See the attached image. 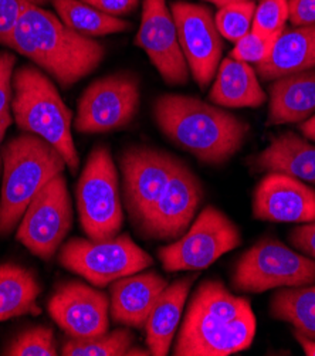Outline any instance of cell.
<instances>
[{"label": "cell", "mask_w": 315, "mask_h": 356, "mask_svg": "<svg viewBox=\"0 0 315 356\" xmlns=\"http://www.w3.org/2000/svg\"><path fill=\"white\" fill-rule=\"evenodd\" d=\"M255 335L250 301L232 294L219 280H206L192 296L173 355L229 356L249 349Z\"/></svg>", "instance_id": "obj_1"}, {"label": "cell", "mask_w": 315, "mask_h": 356, "mask_svg": "<svg viewBox=\"0 0 315 356\" xmlns=\"http://www.w3.org/2000/svg\"><path fill=\"white\" fill-rule=\"evenodd\" d=\"M10 49L30 58L49 73L63 88H70L90 76L102 63L104 46L68 29L57 15L23 3Z\"/></svg>", "instance_id": "obj_2"}, {"label": "cell", "mask_w": 315, "mask_h": 356, "mask_svg": "<svg viewBox=\"0 0 315 356\" xmlns=\"http://www.w3.org/2000/svg\"><path fill=\"white\" fill-rule=\"evenodd\" d=\"M154 118L175 145L207 165L227 162L240 151L249 131V125L232 113L179 94L158 97Z\"/></svg>", "instance_id": "obj_3"}, {"label": "cell", "mask_w": 315, "mask_h": 356, "mask_svg": "<svg viewBox=\"0 0 315 356\" xmlns=\"http://www.w3.org/2000/svg\"><path fill=\"white\" fill-rule=\"evenodd\" d=\"M65 168L63 155L38 135L24 132L2 147L0 237L17 227L33 197Z\"/></svg>", "instance_id": "obj_4"}, {"label": "cell", "mask_w": 315, "mask_h": 356, "mask_svg": "<svg viewBox=\"0 0 315 356\" xmlns=\"http://www.w3.org/2000/svg\"><path fill=\"white\" fill-rule=\"evenodd\" d=\"M12 113L19 129L47 140L63 155L70 172H77L80 156L72 134L73 114L38 67L26 64L15 71Z\"/></svg>", "instance_id": "obj_5"}, {"label": "cell", "mask_w": 315, "mask_h": 356, "mask_svg": "<svg viewBox=\"0 0 315 356\" xmlns=\"http://www.w3.org/2000/svg\"><path fill=\"white\" fill-rule=\"evenodd\" d=\"M80 223L91 240L115 237L124 223L118 172L110 149L97 145L76 186Z\"/></svg>", "instance_id": "obj_6"}, {"label": "cell", "mask_w": 315, "mask_h": 356, "mask_svg": "<svg viewBox=\"0 0 315 356\" xmlns=\"http://www.w3.org/2000/svg\"><path fill=\"white\" fill-rule=\"evenodd\" d=\"M60 264L104 289L118 278L152 266V257L124 233L111 238H72L58 250Z\"/></svg>", "instance_id": "obj_7"}, {"label": "cell", "mask_w": 315, "mask_h": 356, "mask_svg": "<svg viewBox=\"0 0 315 356\" xmlns=\"http://www.w3.org/2000/svg\"><path fill=\"white\" fill-rule=\"evenodd\" d=\"M232 282L243 293L309 286L315 282V260L291 250L277 238H263L239 259Z\"/></svg>", "instance_id": "obj_8"}, {"label": "cell", "mask_w": 315, "mask_h": 356, "mask_svg": "<svg viewBox=\"0 0 315 356\" xmlns=\"http://www.w3.org/2000/svg\"><path fill=\"white\" fill-rule=\"evenodd\" d=\"M241 244L239 227L213 206L204 207L189 230L158 250L168 273L199 271Z\"/></svg>", "instance_id": "obj_9"}, {"label": "cell", "mask_w": 315, "mask_h": 356, "mask_svg": "<svg viewBox=\"0 0 315 356\" xmlns=\"http://www.w3.org/2000/svg\"><path fill=\"white\" fill-rule=\"evenodd\" d=\"M72 226V196L65 176L60 173L33 197L20 220L16 238L31 254L50 261Z\"/></svg>", "instance_id": "obj_10"}, {"label": "cell", "mask_w": 315, "mask_h": 356, "mask_svg": "<svg viewBox=\"0 0 315 356\" xmlns=\"http://www.w3.org/2000/svg\"><path fill=\"white\" fill-rule=\"evenodd\" d=\"M139 80L129 73H117L95 80L77 105L74 128L80 134H104L128 127L138 114Z\"/></svg>", "instance_id": "obj_11"}, {"label": "cell", "mask_w": 315, "mask_h": 356, "mask_svg": "<svg viewBox=\"0 0 315 356\" xmlns=\"http://www.w3.org/2000/svg\"><path fill=\"white\" fill-rule=\"evenodd\" d=\"M179 159L147 147L127 149L120 158L124 204L138 227L165 191Z\"/></svg>", "instance_id": "obj_12"}, {"label": "cell", "mask_w": 315, "mask_h": 356, "mask_svg": "<svg viewBox=\"0 0 315 356\" xmlns=\"http://www.w3.org/2000/svg\"><path fill=\"white\" fill-rule=\"evenodd\" d=\"M182 53L200 90L213 81L222 60L223 42L213 12L207 6L175 2L170 6Z\"/></svg>", "instance_id": "obj_13"}, {"label": "cell", "mask_w": 315, "mask_h": 356, "mask_svg": "<svg viewBox=\"0 0 315 356\" xmlns=\"http://www.w3.org/2000/svg\"><path fill=\"white\" fill-rule=\"evenodd\" d=\"M202 199L200 179L179 161L165 191L138 230L144 237L159 241L178 240L189 229Z\"/></svg>", "instance_id": "obj_14"}, {"label": "cell", "mask_w": 315, "mask_h": 356, "mask_svg": "<svg viewBox=\"0 0 315 356\" xmlns=\"http://www.w3.org/2000/svg\"><path fill=\"white\" fill-rule=\"evenodd\" d=\"M134 43L147 53L166 84L184 86L188 83L189 67L166 0H143L141 26Z\"/></svg>", "instance_id": "obj_15"}, {"label": "cell", "mask_w": 315, "mask_h": 356, "mask_svg": "<svg viewBox=\"0 0 315 356\" xmlns=\"http://www.w3.org/2000/svg\"><path fill=\"white\" fill-rule=\"evenodd\" d=\"M47 308L54 323L70 338H94L108 332L110 298L84 282L61 284Z\"/></svg>", "instance_id": "obj_16"}, {"label": "cell", "mask_w": 315, "mask_h": 356, "mask_svg": "<svg viewBox=\"0 0 315 356\" xmlns=\"http://www.w3.org/2000/svg\"><path fill=\"white\" fill-rule=\"evenodd\" d=\"M253 215L273 223H311L315 220V189L290 175L270 172L255 191Z\"/></svg>", "instance_id": "obj_17"}, {"label": "cell", "mask_w": 315, "mask_h": 356, "mask_svg": "<svg viewBox=\"0 0 315 356\" xmlns=\"http://www.w3.org/2000/svg\"><path fill=\"white\" fill-rule=\"evenodd\" d=\"M168 281L156 271L131 274L110 286V311L115 324L145 328L150 312Z\"/></svg>", "instance_id": "obj_18"}, {"label": "cell", "mask_w": 315, "mask_h": 356, "mask_svg": "<svg viewBox=\"0 0 315 356\" xmlns=\"http://www.w3.org/2000/svg\"><path fill=\"white\" fill-rule=\"evenodd\" d=\"M311 68H315V24L284 29L255 70L263 80L274 81Z\"/></svg>", "instance_id": "obj_19"}, {"label": "cell", "mask_w": 315, "mask_h": 356, "mask_svg": "<svg viewBox=\"0 0 315 356\" xmlns=\"http://www.w3.org/2000/svg\"><path fill=\"white\" fill-rule=\"evenodd\" d=\"M315 114V68L280 77L270 86L267 125L302 122Z\"/></svg>", "instance_id": "obj_20"}, {"label": "cell", "mask_w": 315, "mask_h": 356, "mask_svg": "<svg viewBox=\"0 0 315 356\" xmlns=\"http://www.w3.org/2000/svg\"><path fill=\"white\" fill-rule=\"evenodd\" d=\"M196 274L184 277L168 284L159 294L147 319V345L154 356H165L173 342L175 334L181 324V316L193 286Z\"/></svg>", "instance_id": "obj_21"}, {"label": "cell", "mask_w": 315, "mask_h": 356, "mask_svg": "<svg viewBox=\"0 0 315 356\" xmlns=\"http://www.w3.org/2000/svg\"><path fill=\"white\" fill-rule=\"evenodd\" d=\"M215 77L209 99L216 105L226 108H257L267 99L256 70L249 63L233 57L223 58Z\"/></svg>", "instance_id": "obj_22"}, {"label": "cell", "mask_w": 315, "mask_h": 356, "mask_svg": "<svg viewBox=\"0 0 315 356\" xmlns=\"http://www.w3.org/2000/svg\"><path fill=\"white\" fill-rule=\"evenodd\" d=\"M255 163L259 169L286 173L315 185V145L294 132L274 138Z\"/></svg>", "instance_id": "obj_23"}, {"label": "cell", "mask_w": 315, "mask_h": 356, "mask_svg": "<svg viewBox=\"0 0 315 356\" xmlns=\"http://www.w3.org/2000/svg\"><path fill=\"white\" fill-rule=\"evenodd\" d=\"M42 293L34 273L19 264L0 266V323L23 315H39Z\"/></svg>", "instance_id": "obj_24"}, {"label": "cell", "mask_w": 315, "mask_h": 356, "mask_svg": "<svg viewBox=\"0 0 315 356\" xmlns=\"http://www.w3.org/2000/svg\"><path fill=\"white\" fill-rule=\"evenodd\" d=\"M51 3L58 19L68 29L86 38H102L131 29L129 22L105 15L83 0H53Z\"/></svg>", "instance_id": "obj_25"}, {"label": "cell", "mask_w": 315, "mask_h": 356, "mask_svg": "<svg viewBox=\"0 0 315 356\" xmlns=\"http://www.w3.org/2000/svg\"><path fill=\"white\" fill-rule=\"evenodd\" d=\"M270 315L315 339V282L302 287L278 290L270 302Z\"/></svg>", "instance_id": "obj_26"}, {"label": "cell", "mask_w": 315, "mask_h": 356, "mask_svg": "<svg viewBox=\"0 0 315 356\" xmlns=\"http://www.w3.org/2000/svg\"><path fill=\"white\" fill-rule=\"evenodd\" d=\"M134 343V334L121 328L94 338H70L61 348L64 356H122Z\"/></svg>", "instance_id": "obj_27"}, {"label": "cell", "mask_w": 315, "mask_h": 356, "mask_svg": "<svg viewBox=\"0 0 315 356\" xmlns=\"http://www.w3.org/2000/svg\"><path fill=\"white\" fill-rule=\"evenodd\" d=\"M255 10L256 3L253 0L220 8L215 15V22L222 38L236 43L250 33Z\"/></svg>", "instance_id": "obj_28"}, {"label": "cell", "mask_w": 315, "mask_h": 356, "mask_svg": "<svg viewBox=\"0 0 315 356\" xmlns=\"http://www.w3.org/2000/svg\"><path fill=\"white\" fill-rule=\"evenodd\" d=\"M10 356H56L54 334L47 327H33L17 334L3 349Z\"/></svg>", "instance_id": "obj_29"}, {"label": "cell", "mask_w": 315, "mask_h": 356, "mask_svg": "<svg viewBox=\"0 0 315 356\" xmlns=\"http://www.w3.org/2000/svg\"><path fill=\"white\" fill-rule=\"evenodd\" d=\"M289 20V0H260L256 6L252 30L270 38H278Z\"/></svg>", "instance_id": "obj_30"}, {"label": "cell", "mask_w": 315, "mask_h": 356, "mask_svg": "<svg viewBox=\"0 0 315 356\" xmlns=\"http://www.w3.org/2000/svg\"><path fill=\"white\" fill-rule=\"evenodd\" d=\"M274 42L275 38H270V35H264L252 30L239 42H236L230 57L249 64H259L267 58Z\"/></svg>", "instance_id": "obj_31"}, {"label": "cell", "mask_w": 315, "mask_h": 356, "mask_svg": "<svg viewBox=\"0 0 315 356\" xmlns=\"http://www.w3.org/2000/svg\"><path fill=\"white\" fill-rule=\"evenodd\" d=\"M16 57L9 51L0 53V117L10 114L13 99V74Z\"/></svg>", "instance_id": "obj_32"}, {"label": "cell", "mask_w": 315, "mask_h": 356, "mask_svg": "<svg viewBox=\"0 0 315 356\" xmlns=\"http://www.w3.org/2000/svg\"><path fill=\"white\" fill-rule=\"evenodd\" d=\"M24 0H0V44L9 47Z\"/></svg>", "instance_id": "obj_33"}, {"label": "cell", "mask_w": 315, "mask_h": 356, "mask_svg": "<svg viewBox=\"0 0 315 356\" xmlns=\"http://www.w3.org/2000/svg\"><path fill=\"white\" fill-rule=\"evenodd\" d=\"M289 240L296 250L315 259V220L294 227L289 234Z\"/></svg>", "instance_id": "obj_34"}, {"label": "cell", "mask_w": 315, "mask_h": 356, "mask_svg": "<svg viewBox=\"0 0 315 356\" xmlns=\"http://www.w3.org/2000/svg\"><path fill=\"white\" fill-rule=\"evenodd\" d=\"M289 20L294 27L315 24V0H289Z\"/></svg>", "instance_id": "obj_35"}, {"label": "cell", "mask_w": 315, "mask_h": 356, "mask_svg": "<svg viewBox=\"0 0 315 356\" xmlns=\"http://www.w3.org/2000/svg\"><path fill=\"white\" fill-rule=\"evenodd\" d=\"M83 2L105 15L121 19L122 16L131 15L138 8L139 0H83Z\"/></svg>", "instance_id": "obj_36"}, {"label": "cell", "mask_w": 315, "mask_h": 356, "mask_svg": "<svg viewBox=\"0 0 315 356\" xmlns=\"http://www.w3.org/2000/svg\"><path fill=\"white\" fill-rule=\"evenodd\" d=\"M294 337L307 356H315V339H311L300 332H294Z\"/></svg>", "instance_id": "obj_37"}, {"label": "cell", "mask_w": 315, "mask_h": 356, "mask_svg": "<svg viewBox=\"0 0 315 356\" xmlns=\"http://www.w3.org/2000/svg\"><path fill=\"white\" fill-rule=\"evenodd\" d=\"M300 131L307 139H311L315 142V114L300 124Z\"/></svg>", "instance_id": "obj_38"}, {"label": "cell", "mask_w": 315, "mask_h": 356, "mask_svg": "<svg viewBox=\"0 0 315 356\" xmlns=\"http://www.w3.org/2000/svg\"><path fill=\"white\" fill-rule=\"evenodd\" d=\"M10 124H12V114L0 117V172H2V142Z\"/></svg>", "instance_id": "obj_39"}, {"label": "cell", "mask_w": 315, "mask_h": 356, "mask_svg": "<svg viewBox=\"0 0 315 356\" xmlns=\"http://www.w3.org/2000/svg\"><path fill=\"white\" fill-rule=\"evenodd\" d=\"M206 2L213 3L215 6H218L220 9V8H225V6H229V5H234V3L250 2V0H206Z\"/></svg>", "instance_id": "obj_40"}, {"label": "cell", "mask_w": 315, "mask_h": 356, "mask_svg": "<svg viewBox=\"0 0 315 356\" xmlns=\"http://www.w3.org/2000/svg\"><path fill=\"white\" fill-rule=\"evenodd\" d=\"M125 355H151V352L150 350H145V349H139V348H129L128 350H127V353Z\"/></svg>", "instance_id": "obj_41"}, {"label": "cell", "mask_w": 315, "mask_h": 356, "mask_svg": "<svg viewBox=\"0 0 315 356\" xmlns=\"http://www.w3.org/2000/svg\"><path fill=\"white\" fill-rule=\"evenodd\" d=\"M24 2L34 5V6H42V5H47V3L53 2V0H24Z\"/></svg>", "instance_id": "obj_42"}]
</instances>
